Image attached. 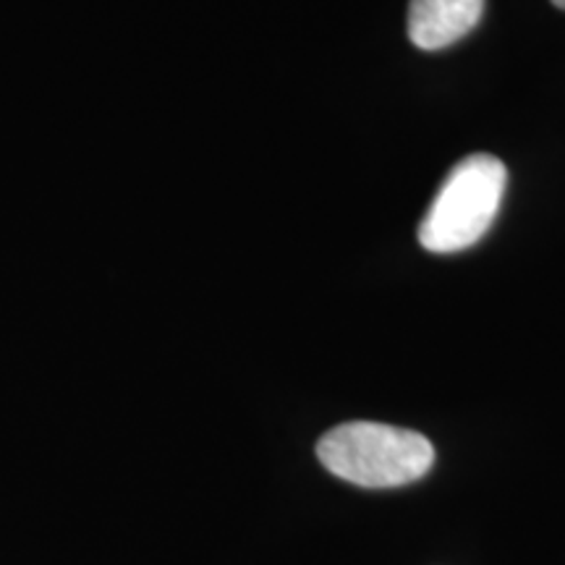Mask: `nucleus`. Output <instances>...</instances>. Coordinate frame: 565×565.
<instances>
[{"mask_svg":"<svg viewBox=\"0 0 565 565\" xmlns=\"http://www.w3.org/2000/svg\"><path fill=\"white\" fill-rule=\"evenodd\" d=\"M317 456L330 475L359 487H404L433 469L435 448L414 429L377 422H349L317 443Z\"/></svg>","mask_w":565,"mask_h":565,"instance_id":"obj_1","label":"nucleus"},{"mask_svg":"<svg viewBox=\"0 0 565 565\" xmlns=\"http://www.w3.org/2000/svg\"><path fill=\"white\" fill-rule=\"evenodd\" d=\"M505 183L508 171L494 154L479 152L458 160L422 217L419 244L433 254L475 246L498 217Z\"/></svg>","mask_w":565,"mask_h":565,"instance_id":"obj_2","label":"nucleus"},{"mask_svg":"<svg viewBox=\"0 0 565 565\" xmlns=\"http://www.w3.org/2000/svg\"><path fill=\"white\" fill-rule=\"evenodd\" d=\"M484 0H412L408 38L419 51H443L482 21Z\"/></svg>","mask_w":565,"mask_h":565,"instance_id":"obj_3","label":"nucleus"},{"mask_svg":"<svg viewBox=\"0 0 565 565\" xmlns=\"http://www.w3.org/2000/svg\"><path fill=\"white\" fill-rule=\"evenodd\" d=\"M553 3L557 6V9H563V11H565V0H553Z\"/></svg>","mask_w":565,"mask_h":565,"instance_id":"obj_4","label":"nucleus"}]
</instances>
